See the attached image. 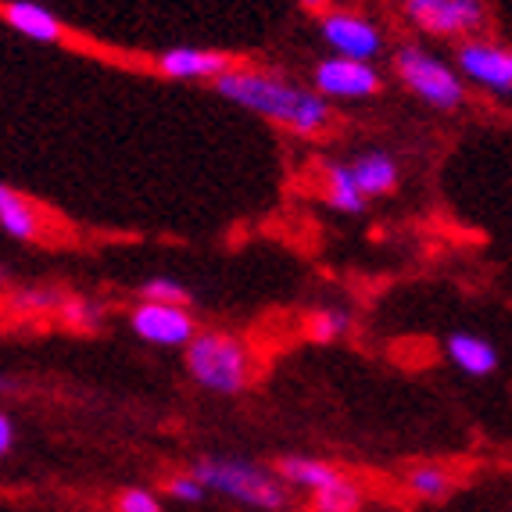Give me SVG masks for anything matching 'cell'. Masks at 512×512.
Returning a JSON list of instances; mask_svg holds the SVG:
<instances>
[{
  "label": "cell",
  "instance_id": "cell-1",
  "mask_svg": "<svg viewBox=\"0 0 512 512\" xmlns=\"http://www.w3.org/2000/svg\"><path fill=\"white\" fill-rule=\"evenodd\" d=\"M215 90L226 101L255 111L262 119L298 133V137H319L333 126V108L323 94L298 86L287 76H276V72L230 69L215 79Z\"/></svg>",
  "mask_w": 512,
  "mask_h": 512
},
{
  "label": "cell",
  "instance_id": "cell-2",
  "mask_svg": "<svg viewBox=\"0 0 512 512\" xmlns=\"http://www.w3.org/2000/svg\"><path fill=\"white\" fill-rule=\"evenodd\" d=\"M187 373L197 387L212 394H240L251 384L255 373V355L240 337L222 330H197V337L187 344Z\"/></svg>",
  "mask_w": 512,
  "mask_h": 512
},
{
  "label": "cell",
  "instance_id": "cell-3",
  "mask_svg": "<svg viewBox=\"0 0 512 512\" xmlns=\"http://www.w3.org/2000/svg\"><path fill=\"white\" fill-rule=\"evenodd\" d=\"M190 473L205 484V491L233 498V502L248 505V509H258V512L287 509V487H283L280 473L262 470L255 462L208 455V459H197L194 466H190Z\"/></svg>",
  "mask_w": 512,
  "mask_h": 512
},
{
  "label": "cell",
  "instance_id": "cell-4",
  "mask_svg": "<svg viewBox=\"0 0 512 512\" xmlns=\"http://www.w3.org/2000/svg\"><path fill=\"white\" fill-rule=\"evenodd\" d=\"M394 72L405 83L409 94H416L423 104L437 111H455L466 104V86H462L459 69H452L448 61H441L437 54L423 51L416 43H405L394 54Z\"/></svg>",
  "mask_w": 512,
  "mask_h": 512
},
{
  "label": "cell",
  "instance_id": "cell-5",
  "mask_svg": "<svg viewBox=\"0 0 512 512\" xmlns=\"http://www.w3.org/2000/svg\"><path fill=\"white\" fill-rule=\"evenodd\" d=\"M312 90L323 94L326 101H366L384 90V76L376 72L373 61H355V58H333L316 61L312 69Z\"/></svg>",
  "mask_w": 512,
  "mask_h": 512
},
{
  "label": "cell",
  "instance_id": "cell-6",
  "mask_svg": "<svg viewBox=\"0 0 512 512\" xmlns=\"http://www.w3.org/2000/svg\"><path fill=\"white\" fill-rule=\"evenodd\" d=\"M405 18L419 33L459 40L484 26V4L480 0H405Z\"/></svg>",
  "mask_w": 512,
  "mask_h": 512
},
{
  "label": "cell",
  "instance_id": "cell-7",
  "mask_svg": "<svg viewBox=\"0 0 512 512\" xmlns=\"http://www.w3.org/2000/svg\"><path fill=\"white\" fill-rule=\"evenodd\" d=\"M129 326L140 341L154 348H187L197 337V319L187 305H165V301H144L129 312Z\"/></svg>",
  "mask_w": 512,
  "mask_h": 512
},
{
  "label": "cell",
  "instance_id": "cell-8",
  "mask_svg": "<svg viewBox=\"0 0 512 512\" xmlns=\"http://www.w3.org/2000/svg\"><path fill=\"white\" fill-rule=\"evenodd\" d=\"M319 36L333 54L355 61H373L384 51V33L373 18L359 15V11H326L319 18Z\"/></svg>",
  "mask_w": 512,
  "mask_h": 512
},
{
  "label": "cell",
  "instance_id": "cell-9",
  "mask_svg": "<svg viewBox=\"0 0 512 512\" xmlns=\"http://www.w3.org/2000/svg\"><path fill=\"white\" fill-rule=\"evenodd\" d=\"M455 69L487 94L512 97V51L491 40H462L455 47Z\"/></svg>",
  "mask_w": 512,
  "mask_h": 512
},
{
  "label": "cell",
  "instance_id": "cell-10",
  "mask_svg": "<svg viewBox=\"0 0 512 512\" xmlns=\"http://www.w3.org/2000/svg\"><path fill=\"white\" fill-rule=\"evenodd\" d=\"M154 69L169 79H208V83H215L222 72L233 69V61L230 54L208 51V47H169L154 58Z\"/></svg>",
  "mask_w": 512,
  "mask_h": 512
},
{
  "label": "cell",
  "instance_id": "cell-11",
  "mask_svg": "<svg viewBox=\"0 0 512 512\" xmlns=\"http://www.w3.org/2000/svg\"><path fill=\"white\" fill-rule=\"evenodd\" d=\"M0 18L15 29L18 36H26L33 43H58L65 36L61 18L51 8H43L36 0H4L0 4Z\"/></svg>",
  "mask_w": 512,
  "mask_h": 512
},
{
  "label": "cell",
  "instance_id": "cell-12",
  "mask_svg": "<svg viewBox=\"0 0 512 512\" xmlns=\"http://www.w3.org/2000/svg\"><path fill=\"white\" fill-rule=\"evenodd\" d=\"M444 351H448V359H452V366H459L466 376H491L498 369V348L487 337H480V333H452L448 341H444Z\"/></svg>",
  "mask_w": 512,
  "mask_h": 512
},
{
  "label": "cell",
  "instance_id": "cell-13",
  "mask_svg": "<svg viewBox=\"0 0 512 512\" xmlns=\"http://www.w3.org/2000/svg\"><path fill=\"white\" fill-rule=\"evenodd\" d=\"M0 230L11 240H36L43 233L40 208L8 183H0Z\"/></svg>",
  "mask_w": 512,
  "mask_h": 512
},
{
  "label": "cell",
  "instance_id": "cell-14",
  "mask_svg": "<svg viewBox=\"0 0 512 512\" xmlns=\"http://www.w3.org/2000/svg\"><path fill=\"white\" fill-rule=\"evenodd\" d=\"M348 165L366 197H387L398 187V162H394L387 151H362L359 158Z\"/></svg>",
  "mask_w": 512,
  "mask_h": 512
},
{
  "label": "cell",
  "instance_id": "cell-15",
  "mask_svg": "<svg viewBox=\"0 0 512 512\" xmlns=\"http://www.w3.org/2000/svg\"><path fill=\"white\" fill-rule=\"evenodd\" d=\"M276 473H280L283 484L301 487L308 495H316L319 487H330L333 480L344 477V473L337 470V466H330L326 459H308V455H287V459H280Z\"/></svg>",
  "mask_w": 512,
  "mask_h": 512
},
{
  "label": "cell",
  "instance_id": "cell-16",
  "mask_svg": "<svg viewBox=\"0 0 512 512\" xmlns=\"http://www.w3.org/2000/svg\"><path fill=\"white\" fill-rule=\"evenodd\" d=\"M326 201L330 208L344 215H359L366 208L369 197L362 194L359 180H355V172H351L348 162H330L326 165Z\"/></svg>",
  "mask_w": 512,
  "mask_h": 512
},
{
  "label": "cell",
  "instance_id": "cell-17",
  "mask_svg": "<svg viewBox=\"0 0 512 512\" xmlns=\"http://www.w3.org/2000/svg\"><path fill=\"white\" fill-rule=\"evenodd\" d=\"M362 502H366L362 487L348 477L333 480L330 487H319L316 495H312V509L316 512H359Z\"/></svg>",
  "mask_w": 512,
  "mask_h": 512
},
{
  "label": "cell",
  "instance_id": "cell-18",
  "mask_svg": "<svg viewBox=\"0 0 512 512\" xmlns=\"http://www.w3.org/2000/svg\"><path fill=\"white\" fill-rule=\"evenodd\" d=\"M452 473L444 470V466H437V462H423V466H416V470L409 473V491L416 498H427V502H441V498L452 495Z\"/></svg>",
  "mask_w": 512,
  "mask_h": 512
},
{
  "label": "cell",
  "instance_id": "cell-19",
  "mask_svg": "<svg viewBox=\"0 0 512 512\" xmlns=\"http://www.w3.org/2000/svg\"><path fill=\"white\" fill-rule=\"evenodd\" d=\"M58 316L65 326H72V330H97V326L104 323V305L94 298H65L58 308Z\"/></svg>",
  "mask_w": 512,
  "mask_h": 512
},
{
  "label": "cell",
  "instance_id": "cell-20",
  "mask_svg": "<svg viewBox=\"0 0 512 512\" xmlns=\"http://www.w3.org/2000/svg\"><path fill=\"white\" fill-rule=\"evenodd\" d=\"M351 326V316L344 312V308H319V312H312L308 316V337L316 344H333L337 337H344Z\"/></svg>",
  "mask_w": 512,
  "mask_h": 512
},
{
  "label": "cell",
  "instance_id": "cell-21",
  "mask_svg": "<svg viewBox=\"0 0 512 512\" xmlns=\"http://www.w3.org/2000/svg\"><path fill=\"white\" fill-rule=\"evenodd\" d=\"M61 301H65V294L51 291V287H26V291L11 294V308L26 312V316H51L61 308Z\"/></svg>",
  "mask_w": 512,
  "mask_h": 512
},
{
  "label": "cell",
  "instance_id": "cell-22",
  "mask_svg": "<svg viewBox=\"0 0 512 512\" xmlns=\"http://www.w3.org/2000/svg\"><path fill=\"white\" fill-rule=\"evenodd\" d=\"M140 298L144 301H165V305H187L190 291L180 280H169V276H154L140 287Z\"/></svg>",
  "mask_w": 512,
  "mask_h": 512
},
{
  "label": "cell",
  "instance_id": "cell-23",
  "mask_svg": "<svg viewBox=\"0 0 512 512\" xmlns=\"http://www.w3.org/2000/svg\"><path fill=\"white\" fill-rule=\"evenodd\" d=\"M165 491H169V498H176V502L183 505H197V502H205V484L194 477V473H176V477L165 480Z\"/></svg>",
  "mask_w": 512,
  "mask_h": 512
},
{
  "label": "cell",
  "instance_id": "cell-24",
  "mask_svg": "<svg viewBox=\"0 0 512 512\" xmlns=\"http://www.w3.org/2000/svg\"><path fill=\"white\" fill-rule=\"evenodd\" d=\"M115 512H162V502L147 487H129L115 498Z\"/></svg>",
  "mask_w": 512,
  "mask_h": 512
},
{
  "label": "cell",
  "instance_id": "cell-25",
  "mask_svg": "<svg viewBox=\"0 0 512 512\" xmlns=\"http://www.w3.org/2000/svg\"><path fill=\"white\" fill-rule=\"evenodd\" d=\"M15 448V423H11L8 412H0V459Z\"/></svg>",
  "mask_w": 512,
  "mask_h": 512
},
{
  "label": "cell",
  "instance_id": "cell-26",
  "mask_svg": "<svg viewBox=\"0 0 512 512\" xmlns=\"http://www.w3.org/2000/svg\"><path fill=\"white\" fill-rule=\"evenodd\" d=\"M18 391H22V384H18L15 376L0 373V398H11V394H18Z\"/></svg>",
  "mask_w": 512,
  "mask_h": 512
},
{
  "label": "cell",
  "instance_id": "cell-27",
  "mask_svg": "<svg viewBox=\"0 0 512 512\" xmlns=\"http://www.w3.org/2000/svg\"><path fill=\"white\" fill-rule=\"evenodd\" d=\"M298 4L305 11H323V8H330V0H298Z\"/></svg>",
  "mask_w": 512,
  "mask_h": 512
},
{
  "label": "cell",
  "instance_id": "cell-28",
  "mask_svg": "<svg viewBox=\"0 0 512 512\" xmlns=\"http://www.w3.org/2000/svg\"><path fill=\"white\" fill-rule=\"evenodd\" d=\"M4 283H8V273H4V269H0V287H4Z\"/></svg>",
  "mask_w": 512,
  "mask_h": 512
}]
</instances>
